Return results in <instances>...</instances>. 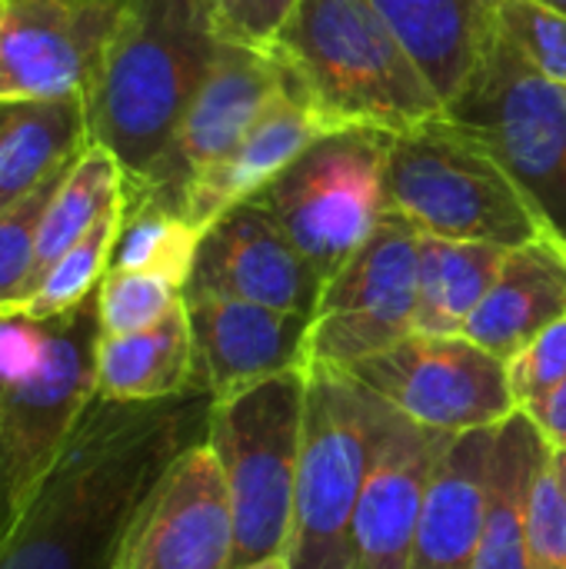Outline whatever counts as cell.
<instances>
[{"instance_id":"6da1fadb","label":"cell","mask_w":566,"mask_h":569,"mask_svg":"<svg viewBox=\"0 0 566 569\" xmlns=\"http://www.w3.org/2000/svg\"><path fill=\"white\" fill-rule=\"evenodd\" d=\"M214 397H93L37 497L0 547V569H113L167 467L207 440Z\"/></svg>"},{"instance_id":"7a4b0ae2","label":"cell","mask_w":566,"mask_h":569,"mask_svg":"<svg viewBox=\"0 0 566 569\" xmlns=\"http://www.w3.org/2000/svg\"><path fill=\"white\" fill-rule=\"evenodd\" d=\"M220 40L214 0H127L87 100L90 140L120 160L123 180L163 157Z\"/></svg>"},{"instance_id":"3957f363","label":"cell","mask_w":566,"mask_h":569,"mask_svg":"<svg viewBox=\"0 0 566 569\" xmlns=\"http://www.w3.org/2000/svg\"><path fill=\"white\" fill-rule=\"evenodd\" d=\"M270 50L300 97L334 127L407 133L447 110L367 0H297Z\"/></svg>"},{"instance_id":"277c9868","label":"cell","mask_w":566,"mask_h":569,"mask_svg":"<svg viewBox=\"0 0 566 569\" xmlns=\"http://www.w3.org/2000/svg\"><path fill=\"white\" fill-rule=\"evenodd\" d=\"M387 190L390 210L447 240L514 250L557 230L494 150L447 113L394 133Z\"/></svg>"},{"instance_id":"5b68a950","label":"cell","mask_w":566,"mask_h":569,"mask_svg":"<svg viewBox=\"0 0 566 569\" xmlns=\"http://www.w3.org/2000/svg\"><path fill=\"white\" fill-rule=\"evenodd\" d=\"M304 407L307 367H294L214 397L207 443L224 467L234 510L230 569L287 553L304 443Z\"/></svg>"},{"instance_id":"8992f818","label":"cell","mask_w":566,"mask_h":569,"mask_svg":"<svg viewBox=\"0 0 566 569\" xmlns=\"http://www.w3.org/2000/svg\"><path fill=\"white\" fill-rule=\"evenodd\" d=\"M374 390L344 367H307L290 569H350V533L374 450Z\"/></svg>"},{"instance_id":"52a82bcc","label":"cell","mask_w":566,"mask_h":569,"mask_svg":"<svg viewBox=\"0 0 566 569\" xmlns=\"http://www.w3.org/2000/svg\"><path fill=\"white\" fill-rule=\"evenodd\" d=\"M390 140L394 133L374 127L330 130L257 193L324 280H330L390 213Z\"/></svg>"},{"instance_id":"ba28073f","label":"cell","mask_w":566,"mask_h":569,"mask_svg":"<svg viewBox=\"0 0 566 569\" xmlns=\"http://www.w3.org/2000/svg\"><path fill=\"white\" fill-rule=\"evenodd\" d=\"M484 140L566 237V87L540 73L500 27L444 110Z\"/></svg>"},{"instance_id":"9c48e42d","label":"cell","mask_w":566,"mask_h":569,"mask_svg":"<svg viewBox=\"0 0 566 569\" xmlns=\"http://www.w3.org/2000/svg\"><path fill=\"white\" fill-rule=\"evenodd\" d=\"M97 293L50 320V353L27 383L0 393V547L97 397Z\"/></svg>"},{"instance_id":"30bf717a","label":"cell","mask_w":566,"mask_h":569,"mask_svg":"<svg viewBox=\"0 0 566 569\" xmlns=\"http://www.w3.org/2000/svg\"><path fill=\"white\" fill-rule=\"evenodd\" d=\"M420 227L390 210L370 240L324 280L304 363L350 370L414 333Z\"/></svg>"},{"instance_id":"8fae6325","label":"cell","mask_w":566,"mask_h":569,"mask_svg":"<svg viewBox=\"0 0 566 569\" xmlns=\"http://www.w3.org/2000/svg\"><path fill=\"white\" fill-rule=\"evenodd\" d=\"M390 407L440 433H467L517 413L507 363L460 333H410L350 367Z\"/></svg>"},{"instance_id":"7c38bea8","label":"cell","mask_w":566,"mask_h":569,"mask_svg":"<svg viewBox=\"0 0 566 569\" xmlns=\"http://www.w3.org/2000/svg\"><path fill=\"white\" fill-rule=\"evenodd\" d=\"M127 0H10L0 100H90Z\"/></svg>"},{"instance_id":"4fadbf2b","label":"cell","mask_w":566,"mask_h":569,"mask_svg":"<svg viewBox=\"0 0 566 569\" xmlns=\"http://www.w3.org/2000/svg\"><path fill=\"white\" fill-rule=\"evenodd\" d=\"M284 63L267 47L220 40L214 67L183 113L170 147L150 173L123 180L183 213V197L197 177L220 163L284 90Z\"/></svg>"},{"instance_id":"5bb4252c","label":"cell","mask_w":566,"mask_h":569,"mask_svg":"<svg viewBox=\"0 0 566 569\" xmlns=\"http://www.w3.org/2000/svg\"><path fill=\"white\" fill-rule=\"evenodd\" d=\"M450 437L420 427L384 397L374 400V450L354 513L350 569L410 567L424 500Z\"/></svg>"},{"instance_id":"9a60e30c","label":"cell","mask_w":566,"mask_h":569,"mask_svg":"<svg viewBox=\"0 0 566 569\" xmlns=\"http://www.w3.org/2000/svg\"><path fill=\"white\" fill-rule=\"evenodd\" d=\"M234 510L207 440L183 450L137 510L113 569H230Z\"/></svg>"},{"instance_id":"2e32d148","label":"cell","mask_w":566,"mask_h":569,"mask_svg":"<svg viewBox=\"0 0 566 569\" xmlns=\"http://www.w3.org/2000/svg\"><path fill=\"white\" fill-rule=\"evenodd\" d=\"M320 290L324 277L290 243L274 213L250 197L203 230L183 297L247 300L314 317Z\"/></svg>"},{"instance_id":"e0dca14e","label":"cell","mask_w":566,"mask_h":569,"mask_svg":"<svg viewBox=\"0 0 566 569\" xmlns=\"http://www.w3.org/2000/svg\"><path fill=\"white\" fill-rule=\"evenodd\" d=\"M183 303L193 333L197 387L210 397H224L264 377L307 367V313L224 297H183Z\"/></svg>"},{"instance_id":"ac0fdd59","label":"cell","mask_w":566,"mask_h":569,"mask_svg":"<svg viewBox=\"0 0 566 569\" xmlns=\"http://www.w3.org/2000/svg\"><path fill=\"white\" fill-rule=\"evenodd\" d=\"M330 130L340 127L320 117L287 77L284 90L270 100V107L247 130V137L220 163H214L203 177L190 183L183 197V217L197 230H207L230 207L270 187L314 140H320Z\"/></svg>"},{"instance_id":"d6986e66","label":"cell","mask_w":566,"mask_h":569,"mask_svg":"<svg viewBox=\"0 0 566 569\" xmlns=\"http://www.w3.org/2000/svg\"><path fill=\"white\" fill-rule=\"evenodd\" d=\"M497 427L450 437L424 500L407 569H474L490 497Z\"/></svg>"},{"instance_id":"ffe728a7","label":"cell","mask_w":566,"mask_h":569,"mask_svg":"<svg viewBox=\"0 0 566 569\" xmlns=\"http://www.w3.org/2000/svg\"><path fill=\"white\" fill-rule=\"evenodd\" d=\"M560 317H566V237L550 230L507 253L497 283L467 317L460 337L507 363Z\"/></svg>"},{"instance_id":"44dd1931","label":"cell","mask_w":566,"mask_h":569,"mask_svg":"<svg viewBox=\"0 0 566 569\" xmlns=\"http://www.w3.org/2000/svg\"><path fill=\"white\" fill-rule=\"evenodd\" d=\"M420 63L444 107L474 77L490 33L494 0H367Z\"/></svg>"},{"instance_id":"7402d4cb","label":"cell","mask_w":566,"mask_h":569,"mask_svg":"<svg viewBox=\"0 0 566 569\" xmlns=\"http://www.w3.org/2000/svg\"><path fill=\"white\" fill-rule=\"evenodd\" d=\"M87 143L83 100H0V213L60 177Z\"/></svg>"},{"instance_id":"603a6c76","label":"cell","mask_w":566,"mask_h":569,"mask_svg":"<svg viewBox=\"0 0 566 569\" xmlns=\"http://www.w3.org/2000/svg\"><path fill=\"white\" fill-rule=\"evenodd\" d=\"M200 390L187 303L180 300L160 323L103 337L97 343V397L140 403Z\"/></svg>"},{"instance_id":"cb8c5ba5","label":"cell","mask_w":566,"mask_h":569,"mask_svg":"<svg viewBox=\"0 0 566 569\" xmlns=\"http://www.w3.org/2000/svg\"><path fill=\"white\" fill-rule=\"evenodd\" d=\"M510 247L484 240H447L420 230L414 333L450 337L497 283Z\"/></svg>"},{"instance_id":"d4e9b609","label":"cell","mask_w":566,"mask_h":569,"mask_svg":"<svg viewBox=\"0 0 566 569\" xmlns=\"http://www.w3.org/2000/svg\"><path fill=\"white\" fill-rule=\"evenodd\" d=\"M544 447L547 440L524 410L497 427L490 497L474 569H527V507Z\"/></svg>"},{"instance_id":"484cf974","label":"cell","mask_w":566,"mask_h":569,"mask_svg":"<svg viewBox=\"0 0 566 569\" xmlns=\"http://www.w3.org/2000/svg\"><path fill=\"white\" fill-rule=\"evenodd\" d=\"M123 197V167L120 160L100 147L87 143L80 157L70 163L63 180L57 183L47 213L40 220L37 237V263H33V290L47 277V270ZM33 297V293H30Z\"/></svg>"},{"instance_id":"4316f807","label":"cell","mask_w":566,"mask_h":569,"mask_svg":"<svg viewBox=\"0 0 566 569\" xmlns=\"http://www.w3.org/2000/svg\"><path fill=\"white\" fill-rule=\"evenodd\" d=\"M200 240L203 230H197L177 207L163 203L160 197L140 187L123 183L120 230L110 267L157 273L183 290L193 273Z\"/></svg>"},{"instance_id":"83f0119b","label":"cell","mask_w":566,"mask_h":569,"mask_svg":"<svg viewBox=\"0 0 566 569\" xmlns=\"http://www.w3.org/2000/svg\"><path fill=\"white\" fill-rule=\"evenodd\" d=\"M120 207H123V197L47 270L33 297L23 303V313L37 320H53L60 313H70L73 307H80L83 300L97 293L103 273L110 270V257H113V243L120 230Z\"/></svg>"},{"instance_id":"f1b7e54d","label":"cell","mask_w":566,"mask_h":569,"mask_svg":"<svg viewBox=\"0 0 566 569\" xmlns=\"http://www.w3.org/2000/svg\"><path fill=\"white\" fill-rule=\"evenodd\" d=\"M183 290L157 273L117 270L110 267L97 287V317L103 337H123L160 323L177 303Z\"/></svg>"},{"instance_id":"f546056e","label":"cell","mask_w":566,"mask_h":569,"mask_svg":"<svg viewBox=\"0 0 566 569\" xmlns=\"http://www.w3.org/2000/svg\"><path fill=\"white\" fill-rule=\"evenodd\" d=\"M63 173L47 180L30 197H23L20 203L7 207L0 213V313L23 310V303L33 293V263H37L40 220L47 213V203H50L57 183L63 180Z\"/></svg>"},{"instance_id":"4dcf8cb0","label":"cell","mask_w":566,"mask_h":569,"mask_svg":"<svg viewBox=\"0 0 566 569\" xmlns=\"http://www.w3.org/2000/svg\"><path fill=\"white\" fill-rule=\"evenodd\" d=\"M494 20L540 73L566 87V13L540 0H494Z\"/></svg>"},{"instance_id":"1f68e13d","label":"cell","mask_w":566,"mask_h":569,"mask_svg":"<svg viewBox=\"0 0 566 569\" xmlns=\"http://www.w3.org/2000/svg\"><path fill=\"white\" fill-rule=\"evenodd\" d=\"M527 569H566V497L550 443L540 453L527 507Z\"/></svg>"},{"instance_id":"d6a6232c","label":"cell","mask_w":566,"mask_h":569,"mask_svg":"<svg viewBox=\"0 0 566 569\" xmlns=\"http://www.w3.org/2000/svg\"><path fill=\"white\" fill-rule=\"evenodd\" d=\"M566 380V317L537 333L520 353L507 360V383L517 400V410L544 400Z\"/></svg>"},{"instance_id":"836d02e7","label":"cell","mask_w":566,"mask_h":569,"mask_svg":"<svg viewBox=\"0 0 566 569\" xmlns=\"http://www.w3.org/2000/svg\"><path fill=\"white\" fill-rule=\"evenodd\" d=\"M50 320H37L23 310L0 313V393L27 387L47 363Z\"/></svg>"},{"instance_id":"e575fe53","label":"cell","mask_w":566,"mask_h":569,"mask_svg":"<svg viewBox=\"0 0 566 569\" xmlns=\"http://www.w3.org/2000/svg\"><path fill=\"white\" fill-rule=\"evenodd\" d=\"M297 0H227L217 7V27L224 40L267 47L274 43L277 30L284 27L287 13Z\"/></svg>"},{"instance_id":"d590c367","label":"cell","mask_w":566,"mask_h":569,"mask_svg":"<svg viewBox=\"0 0 566 569\" xmlns=\"http://www.w3.org/2000/svg\"><path fill=\"white\" fill-rule=\"evenodd\" d=\"M524 413L534 420V427L540 430V437H544L550 447L566 450V380L560 387H554L544 400L524 407Z\"/></svg>"},{"instance_id":"8d00e7d4","label":"cell","mask_w":566,"mask_h":569,"mask_svg":"<svg viewBox=\"0 0 566 569\" xmlns=\"http://www.w3.org/2000/svg\"><path fill=\"white\" fill-rule=\"evenodd\" d=\"M550 460H554V470H557V480H560V487H564V497H566V450H560V447H550Z\"/></svg>"},{"instance_id":"74e56055","label":"cell","mask_w":566,"mask_h":569,"mask_svg":"<svg viewBox=\"0 0 566 569\" xmlns=\"http://www.w3.org/2000/svg\"><path fill=\"white\" fill-rule=\"evenodd\" d=\"M244 569H290V560H287V553H280V557H267V560H257Z\"/></svg>"},{"instance_id":"f35d334b","label":"cell","mask_w":566,"mask_h":569,"mask_svg":"<svg viewBox=\"0 0 566 569\" xmlns=\"http://www.w3.org/2000/svg\"><path fill=\"white\" fill-rule=\"evenodd\" d=\"M540 3H547V7H554V10L566 13V0H540Z\"/></svg>"},{"instance_id":"ab89813d","label":"cell","mask_w":566,"mask_h":569,"mask_svg":"<svg viewBox=\"0 0 566 569\" xmlns=\"http://www.w3.org/2000/svg\"><path fill=\"white\" fill-rule=\"evenodd\" d=\"M7 3H10V0H0V23H3V13H7Z\"/></svg>"},{"instance_id":"60d3db41","label":"cell","mask_w":566,"mask_h":569,"mask_svg":"<svg viewBox=\"0 0 566 569\" xmlns=\"http://www.w3.org/2000/svg\"><path fill=\"white\" fill-rule=\"evenodd\" d=\"M214 3H217V7H220V3H227V0H214Z\"/></svg>"}]
</instances>
